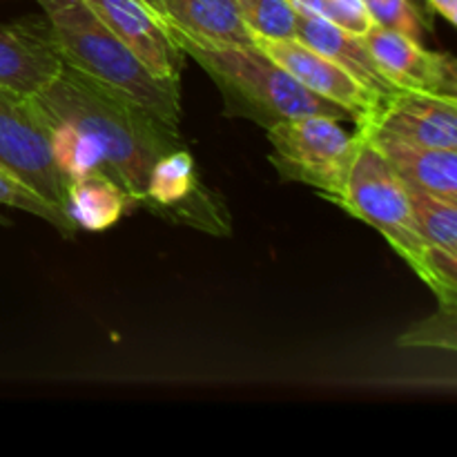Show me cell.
I'll return each instance as SVG.
<instances>
[{
	"label": "cell",
	"mask_w": 457,
	"mask_h": 457,
	"mask_svg": "<svg viewBox=\"0 0 457 457\" xmlns=\"http://www.w3.org/2000/svg\"><path fill=\"white\" fill-rule=\"evenodd\" d=\"M31 98L47 125L54 161L65 183L103 172L134 205L145 199L156 161L183 147L179 129L65 62Z\"/></svg>",
	"instance_id": "obj_1"
},
{
	"label": "cell",
	"mask_w": 457,
	"mask_h": 457,
	"mask_svg": "<svg viewBox=\"0 0 457 457\" xmlns=\"http://www.w3.org/2000/svg\"><path fill=\"white\" fill-rule=\"evenodd\" d=\"M170 36L196 45H254L235 0H143Z\"/></svg>",
	"instance_id": "obj_13"
},
{
	"label": "cell",
	"mask_w": 457,
	"mask_h": 457,
	"mask_svg": "<svg viewBox=\"0 0 457 457\" xmlns=\"http://www.w3.org/2000/svg\"><path fill=\"white\" fill-rule=\"evenodd\" d=\"M357 152L348 170L346 183L335 204L353 217L361 219L391 244V248L413 268L415 275L431 288V245L415 226L406 183L393 172L378 147L355 129Z\"/></svg>",
	"instance_id": "obj_4"
},
{
	"label": "cell",
	"mask_w": 457,
	"mask_h": 457,
	"mask_svg": "<svg viewBox=\"0 0 457 457\" xmlns=\"http://www.w3.org/2000/svg\"><path fill=\"white\" fill-rule=\"evenodd\" d=\"M156 79L181 83L186 54L143 0H83Z\"/></svg>",
	"instance_id": "obj_11"
},
{
	"label": "cell",
	"mask_w": 457,
	"mask_h": 457,
	"mask_svg": "<svg viewBox=\"0 0 457 457\" xmlns=\"http://www.w3.org/2000/svg\"><path fill=\"white\" fill-rule=\"evenodd\" d=\"M433 16L445 18L449 25H457V0H424Z\"/></svg>",
	"instance_id": "obj_23"
},
{
	"label": "cell",
	"mask_w": 457,
	"mask_h": 457,
	"mask_svg": "<svg viewBox=\"0 0 457 457\" xmlns=\"http://www.w3.org/2000/svg\"><path fill=\"white\" fill-rule=\"evenodd\" d=\"M411 3H413L415 7H418L420 12L424 13V16H427V18H431V21H433V13L428 12V7H427V3H424V0H411Z\"/></svg>",
	"instance_id": "obj_24"
},
{
	"label": "cell",
	"mask_w": 457,
	"mask_h": 457,
	"mask_svg": "<svg viewBox=\"0 0 457 457\" xmlns=\"http://www.w3.org/2000/svg\"><path fill=\"white\" fill-rule=\"evenodd\" d=\"M378 27L422 40L424 31L433 29L431 18L424 16L411 0H364Z\"/></svg>",
	"instance_id": "obj_21"
},
{
	"label": "cell",
	"mask_w": 457,
	"mask_h": 457,
	"mask_svg": "<svg viewBox=\"0 0 457 457\" xmlns=\"http://www.w3.org/2000/svg\"><path fill=\"white\" fill-rule=\"evenodd\" d=\"M237 12L253 38H293L297 9L290 0H235Z\"/></svg>",
	"instance_id": "obj_18"
},
{
	"label": "cell",
	"mask_w": 457,
	"mask_h": 457,
	"mask_svg": "<svg viewBox=\"0 0 457 457\" xmlns=\"http://www.w3.org/2000/svg\"><path fill=\"white\" fill-rule=\"evenodd\" d=\"M361 132V129H360ZM409 187L457 201V150L424 147L361 132Z\"/></svg>",
	"instance_id": "obj_15"
},
{
	"label": "cell",
	"mask_w": 457,
	"mask_h": 457,
	"mask_svg": "<svg viewBox=\"0 0 457 457\" xmlns=\"http://www.w3.org/2000/svg\"><path fill=\"white\" fill-rule=\"evenodd\" d=\"M402 346H431L455 351V303H440V311L418 321L400 337Z\"/></svg>",
	"instance_id": "obj_22"
},
{
	"label": "cell",
	"mask_w": 457,
	"mask_h": 457,
	"mask_svg": "<svg viewBox=\"0 0 457 457\" xmlns=\"http://www.w3.org/2000/svg\"><path fill=\"white\" fill-rule=\"evenodd\" d=\"M141 205L214 235L230 232L228 210L221 204H214L212 195L201 187L195 159L186 147H179L156 161Z\"/></svg>",
	"instance_id": "obj_8"
},
{
	"label": "cell",
	"mask_w": 457,
	"mask_h": 457,
	"mask_svg": "<svg viewBox=\"0 0 457 457\" xmlns=\"http://www.w3.org/2000/svg\"><path fill=\"white\" fill-rule=\"evenodd\" d=\"M56 52L71 70L116 89L170 128L181 120V83L156 79L83 0H36Z\"/></svg>",
	"instance_id": "obj_2"
},
{
	"label": "cell",
	"mask_w": 457,
	"mask_h": 457,
	"mask_svg": "<svg viewBox=\"0 0 457 457\" xmlns=\"http://www.w3.org/2000/svg\"><path fill=\"white\" fill-rule=\"evenodd\" d=\"M0 204L45 219V221L52 223L62 237H74V232L79 230V228L74 226V221H71L61 208L49 204L43 195H38L34 187H29L18 177H13V174L9 172V170H4L3 165H0Z\"/></svg>",
	"instance_id": "obj_19"
},
{
	"label": "cell",
	"mask_w": 457,
	"mask_h": 457,
	"mask_svg": "<svg viewBox=\"0 0 457 457\" xmlns=\"http://www.w3.org/2000/svg\"><path fill=\"white\" fill-rule=\"evenodd\" d=\"M186 56L195 58L221 89L228 114H241L263 128L299 116H330L353 120L351 112L295 80L281 65L262 52L257 45H196L170 36Z\"/></svg>",
	"instance_id": "obj_3"
},
{
	"label": "cell",
	"mask_w": 457,
	"mask_h": 457,
	"mask_svg": "<svg viewBox=\"0 0 457 457\" xmlns=\"http://www.w3.org/2000/svg\"><path fill=\"white\" fill-rule=\"evenodd\" d=\"M357 129L411 145L457 150V96L397 89L382 98Z\"/></svg>",
	"instance_id": "obj_7"
},
{
	"label": "cell",
	"mask_w": 457,
	"mask_h": 457,
	"mask_svg": "<svg viewBox=\"0 0 457 457\" xmlns=\"http://www.w3.org/2000/svg\"><path fill=\"white\" fill-rule=\"evenodd\" d=\"M62 67L47 21L0 22V87L36 94Z\"/></svg>",
	"instance_id": "obj_12"
},
{
	"label": "cell",
	"mask_w": 457,
	"mask_h": 457,
	"mask_svg": "<svg viewBox=\"0 0 457 457\" xmlns=\"http://www.w3.org/2000/svg\"><path fill=\"white\" fill-rule=\"evenodd\" d=\"M297 13H312L355 36H364L375 25L364 0H290Z\"/></svg>",
	"instance_id": "obj_20"
},
{
	"label": "cell",
	"mask_w": 457,
	"mask_h": 457,
	"mask_svg": "<svg viewBox=\"0 0 457 457\" xmlns=\"http://www.w3.org/2000/svg\"><path fill=\"white\" fill-rule=\"evenodd\" d=\"M409 196L422 239L433 248L457 254V201L442 199L415 187H409Z\"/></svg>",
	"instance_id": "obj_17"
},
{
	"label": "cell",
	"mask_w": 457,
	"mask_h": 457,
	"mask_svg": "<svg viewBox=\"0 0 457 457\" xmlns=\"http://www.w3.org/2000/svg\"><path fill=\"white\" fill-rule=\"evenodd\" d=\"M134 201L103 172H87L65 183V212L76 228L98 232L114 226Z\"/></svg>",
	"instance_id": "obj_16"
},
{
	"label": "cell",
	"mask_w": 457,
	"mask_h": 457,
	"mask_svg": "<svg viewBox=\"0 0 457 457\" xmlns=\"http://www.w3.org/2000/svg\"><path fill=\"white\" fill-rule=\"evenodd\" d=\"M254 45L312 94L351 112L355 125L369 119L382 101L360 80L353 79L346 70H342L337 62L317 49L308 47L295 36L293 38H257L254 36Z\"/></svg>",
	"instance_id": "obj_9"
},
{
	"label": "cell",
	"mask_w": 457,
	"mask_h": 457,
	"mask_svg": "<svg viewBox=\"0 0 457 457\" xmlns=\"http://www.w3.org/2000/svg\"><path fill=\"white\" fill-rule=\"evenodd\" d=\"M295 38L337 62L342 70H346L353 79L360 80L378 98H386L393 92H397L395 85L379 71L378 62L370 56L361 36L351 34V31L342 29V27L333 25L320 16H312V13H297Z\"/></svg>",
	"instance_id": "obj_14"
},
{
	"label": "cell",
	"mask_w": 457,
	"mask_h": 457,
	"mask_svg": "<svg viewBox=\"0 0 457 457\" xmlns=\"http://www.w3.org/2000/svg\"><path fill=\"white\" fill-rule=\"evenodd\" d=\"M361 40L379 71L397 89L457 96V62L451 54L431 52L420 40L378 25L370 27Z\"/></svg>",
	"instance_id": "obj_10"
},
{
	"label": "cell",
	"mask_w": 457,
	"mask_h": 457,
	"mask_svg": "<svg viewBox=\"0 0 457 457\" xmlns=\"http://www.w3.org/2000/svg\"><path fill=\"white\" fill-rule=\"evenodd\" d=\"M0 165L65 212V177L29 94L0 87ZM67 214V212H65Z\"/></svg>",
	"instance_id": "obj_6"
},
{
	"label": "cell",
	"mask_w": 457,
	"mask_h": 457,
	"mask_svg": "<svg viewBox=\"0 0 457 457\" xmlns=\"http://www.w3.org/2000/svg\"><path fill=\"white\" fill-rule=\"evenodd\" d=\"M270 163L288 181L306 183L328 201H337L357 152V132L348 134L330 116H299L268 128Z\"/></svg>",
	"instance_id": "obj_5"
}]
</instances>
